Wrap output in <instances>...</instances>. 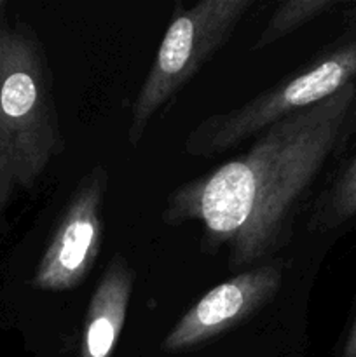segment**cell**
I'll use <instances>...</instances> for the list:
<instances>
[{"label": "cell", "instance_id": "obj_3", "mask_svg": "<svg viewBox=\"0 0 356 357\" xmlns=\"http://www.w3.org/2000/svg\"><path fill=\"white\" fill-rule=\"evenodd\" d=\"M253 0H201L171 20L133 105L128 138L136 146L150 119L225 45Z\"/></svg>", "mask_w": 356, "mask_h": 357}, {"label": "cell", "instance_id": "obj_6", "mask_svg": "<svg viewBox=\"0 0 356 357\" xmlns=\"http://www.w3.org/2000/svg\"><path fill=\"white\" fill-rule=\"evenodd\" d=\"M283 282L281 261L260 264L209 289L173 326L164 352H185L250 319L276 296Z\"/></svg>", "mask_w": 356, "mask_h": 357}, {"label": "cell", "instance_id": "obj_7", "mask_svg": "<svg viewBox=\"0 0 356 357\" xmlns=\"http://www.w3.org/2000/svg\"><path fill=\"white\" fill-rule=\"evenodd\" d=\"M133 271L122 255H114L91 295L80 333L79 357H112L126 323L133 293Z\"/></svg>", "mask_w": 356, "mask_h": 357}, {"label": "cell", "instance_id": "obj_8", "mask_svg": "<svg viewBox=\"0 0 356 357\" xmlns=\"http://www.w3.org/2000/svg\"><path fill=\"white\" fill-rule=\"evenodd\" d=\"M353 216H356V157L349 160L316 202L311 227L314 230H332Z\"/></svg>", "mask_w": 356, "mask_h": 357}, {"label": "cell", "instance_id": "obj_9", "mask_svg": "<svg viewBox=\"0 0 356 357\" xmlns=\"http://www.w3.org/2000/svg\"><path fill=\"white\" fill-rule=\"evenodd\" d=\"M335 0H286L276 7L274 14L265 24V30L255 42L253 49H264L285 35L292 33L302 24L321 16L335 6Z\"/></svg>", "mask_w": 356, "mask_h": 357}, {"label": "cell", "instance_id": "obj_1", "mask_svg": "<svg viewBox=\"0 0 356 357\" xmlns=\"http://www.w3.org/2000/svg\"><path fill=\"white\" fill-rule=\"evenodd\" d=\"M355 100L351 82L264 129L243 155L171 192L164 223H199L202 248H227L230 271L257 267L292 237L299 204L341 142Z\"/></svg>", "mask_w": 356, "mask_h": 357}, {"label": "cell", "instance_id": "obj_10", "mask_svg": "<svg viewBox=\"0 0 356 357\" xmlns=\"http://www.w3.org/2000/svg\"><path fill=\"white\" fill-rule=\"evenodd\" d=\"M342 357H356V316L353 319L351 328L348 331V337H346L344 349H342Z\"/></svg>", "mask_w": 356, "mask_h": 357}, {"label": "cell", "instance_id": "obj_2", "mask_svg": "<svg viewBox=\"0 0 356 357\" xmlns=\"http://www.w3.org/2000/svg\"><path fill=\"white\" fill-rule=\"evenodd\" d=\"M63 146L40 44L27 26L9 28L0 63V211L35 187Z\"/></svg>", "mask_w": 356, "mask_h": 357}, {"label": "cell", "instance_id": "obj_11", "mask_svg": "<svg viewBox=\"0 0 356 357\" xmlns=\"http://www.w3.org/2000/svg\"><path fill=\"white\" fill-rule=\"evenodd\" d=\"M7 31H9V28H6V26H3V24H2V23H0V63H2V54H3V45H6Z\"/></svg>", "mask_w": 356, "mask_h": 357}, {"label": "cell", "instance_id": "obj_4", "mask_svg": "<svg viewBox=\"0 0 356 357\" xmlns=\"http://www.w3.org/2000/svg\"><path fill=\"white\" fill-rule=\"evenodd\" d=\"M356 77V42L341 45L299 75L276 84L243 107L199 122L185 139V152L215 157L276 122L334 96Z\"/></svg>", "mask_w": 356, "mask_h": 357}, {"label": "cell", "instance_id": "obj_5", "mask_svg": "<svg viewBox=\"0 0 356 357\" xmlns=\"http://www.w3.org/2000/svg\"><path fill=\"white\" fill-rule=\"evenodd\" d=\"M108 173L96 166L77 183L61 220L38 261L31 286L40 291H70L86 281L101 246V204Z\"/></svg>", "mask_w": 356, "mask_h": 357}]
</instances>
